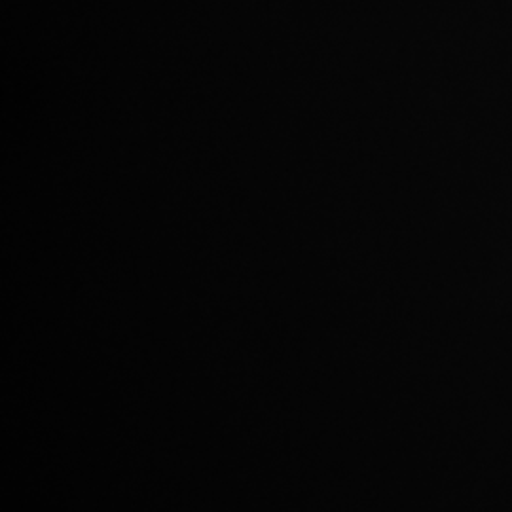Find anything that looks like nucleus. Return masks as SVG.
Here are the masks:
<instances>
[]
</instances>
